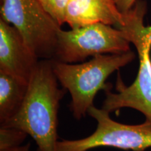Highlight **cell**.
<instances>
[{
    "instance_id": "12",
    "label": "cell",
    "mask_w": 151,
    "mask_h": 151,
    "mask_svg": "<svg viewBox=\"0 0 151 151\" xmlns=\"http://www.w3.org/2000/svg\"><path fill=\"white\" fill-rule=\"evenodd\" d=\"M116 6L118 7V10L122 13H124L129 11L135 4L137 3V0H113Z\"/></svg>"
},
{
    "instance_id": "11",
    "label": "cell",
    "mask_w": 151,
    "mask_h": 151,
    "mask_svg": "<svg viewBox=\"0 0 151 151\" xmlns=\"http://www.w3.org/2000/svg\"><path fill=\"white\" fill-rule=\"evenodd\" d=\"M46 11L60 25L65 23V11L69 0H39Z\"/></svg>"
},
{
    "instance_id": "7",
    "label": "cell",
    "mask_w": 151,
    "mask_h": 151,
    "mask_svg": "<svg viewBox=\"0 0 151 151\" xmlns=\"http://www.w3.org/2000/svg\"><path fill=\"white\" fill-rule=\"evenodd\" d=\"M39 61L18 30L0 19V71L29 82Z\"/></svg>"
},
{
    "instance_id": "3",
    "label": "cell",
    "mask_w": 151,
    "mask_h": 151,
    "mask_svg": "<svg viewBox=\"0 0 151 151\" xmlns=\"http://www.w3.org/2000/svg\"><path fill=\"white\" fill-rule=\"evenodd\" d=\"M135 58L129 51L120 54L99 55L83 63L69 64L52 60V68L62 88L71 94V110L74 118L82 119L97 92L111 88L106 81L112 73L128 65Z\"/></svg>"
},
{
    "instance_id": "10",
    "label": "cell",
    "mask_w": 151,
    "mask_h": 151,
    "mask_svg": "<svg viewBox=\"0 0 151 151\" xmlns=\"http://www.w3.org/2000/svg\"><path fill=\"white\" fill-rule=\"evenodd\" d=\"M28 134L23 130L13 127L0 128V151L21 146Z\"/></svg>"
},
{
    "instance_id": "2",
    "label": "cell",
    "mask_w": 151,
    "mask_h": 151,
    "mask_svg": "<svg viewBox=\"0 0 151 151\" xmlns=\"http://www.w3.org/2000/svg\"><path fill=\"white\" fill-rule=\"evenodd\" d=\"M146 5L137 3L125 15L122 28L130 43L137 48L139 69L133 83L125 86L118 76L117 92L111 88L105 90L106 98L101 109L111 113L122 108H132L140 111L151 123V26L143 24Z\"/></svg>"
},
{
    "instance_id": "13",
    "label": "cell",
    "mask_w": 151,
    "mask_h": 151,
    "mask_svg": "<svg viewBox=\"0 0 151 151\" xmlns=\"http://www.w3.org/2000/svg\"><path fill=\"white\" fill-rule=\"evenodd\" d=\"M2 151H30V143H28L24 146H19Z\"/></svg>"
},
{
    "instance_id": "8",
    "label": "cell",
    "mask_w": 151,
    "mask_h": 151,
    "mask_svg": "<svg viewBox=\"0 0 151 151\" xmlns=\"http://www.w3.org/2000/svg\"><path fill=\"white\" fill-rule=\"evenodd\" d=\"M65 23L71 29L104 23L120 29L124 25V14L118 10L113 0H69Z\"/></svg>"
},
{
    "instance_id": "6",
    "label": "cell",
    "mask_w": 151,
    "mask_h": 151,
    "mask_svg": "<svg viewBox=\"0 0 151 151\" xmlns=\"http://www.w3.org/2000/svg\"><path fill=\"white\" fill-rule=\"evenodd\" d=\"M88 114L97 121L95 131L89 137L77 140H62L56 151H88L99 147L145 151L151 148V123L125 124L111 118L110 113L92 105Z\"/></svg>"
},
{
    "instance_id": "4",
    "label": "cell",
    "mask_w": 151,
    "mask_h": 151,
    "mask_svg": "<svg viewBox=\"0 0 151 151\" xmlns=\"http://www.w3.org/2000/svg\"><path fill=\"white\" fill-rule=\"evenodd\" d=\"M0 19L18 30L39 59H54L61 25L39 0H1Z\"/></svg>"
},
{
    "instance_id": "5",
    "label": "cell",
    "mask_w": 151,
    "mask_h": 151,
    "mask_svg": "<svg viewBox=\"0 0 151 151\" xmlns=\"http://www.w3.org/2000/svg\"><path fill=\"white\" fill-rule=\"evenodd\" d=\"M130 41L123 30L104 23H94L59 31L54 60L75 64L89 57L130 51Z\"/></svg>"
},
{
    "instance_id": "1",
    "label": "cell",
    "mask_w": 151,
    "mask_h": 151,
    "mask_svg": "<svg viewBox=\"0 0 151 151\" xmlns=\"http://www.w3.org/2000/svg\"><path fill=\"white\" fill-rule=\"evenodd\" d=\"M58 83L52 60H40L20 111L1 126L23 130L33 138L38 151H56L58 111L66 92Z\"/></svg>"
},
{
    "instance_id": "9",
    "label": "cell",
    "mask_w": 151,
    "mask_h": 151,
    "mask_svg": "<svg viewBox=\"0 0 151 151\" xmlns=\"http://www.w3.org/2000/svg\"><path fill=\"white\" fill-rule=\"evenodd\" d=\"M29 82L0 71V124L14 118L21 108Z\"/></svg>"
}]
</instances>
